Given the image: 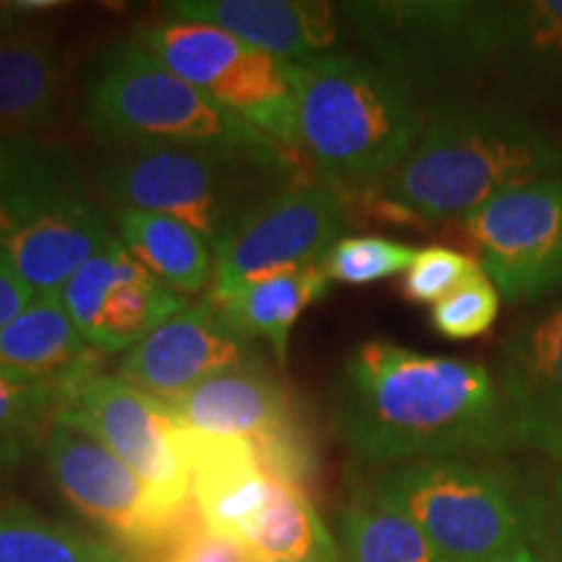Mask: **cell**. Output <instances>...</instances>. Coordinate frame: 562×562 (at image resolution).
<instances>
[{
	"label": "cell",
	"instance_id": "obj_29",
	"mask_svg": "<svg viewBox=\"0 0 562 562\" xmlns=\"http://www.w3.org/2000/svg\"><path fill=\"white\" fill-rule=\"evenodd\" d=\"M417 248L409 243L391 240L381 235H344L326 256L318 269L328 281L347 286H364L391 279L409 269L417 258Z\"/></svg>",
	"mask_w": 562,
	"mask_h": 562
},
{
	"label": "cell",
	"instance_id": "obj_14",
	"mask_svg": "<svg viewBox=\"0 0 562 562\" xmlns=\"http://www.w3.org/2000/svg\"><path fill=\"white\" fill-rule=\"evenodd\" d=\"M60 300L83 341L102 357L131 351L188 307L186 297L146 271L121 240L83 263L66 281Z\"/></svg>",
	"mask_w": 562,
	"mask_h": 562
},
{
	"label": "cell",
	"instance_id": "obj_15",
	"mask_svg": "<svg viewBox=\"0 0 562 562\" xmlns=\"http://www.w3.org/2000/svg\"><path fill=\"white\" fill-rule=\"evenodd\" d=\"M261 368L266 362L256 341L237 334L220 307L203 297L138 341L125 355L117 378L157 398H170L211 378Z\"/></svg>",
	"mask_w": 562,
	"mask_h": 562
},
{
	"label": "cell",
	"instance_id": "obj_16",
	"mask_svg": "<svg viewBox=\"0 0 562 562\" xmlns=\"http://www.w3.org/2000/svg\"><path fill=\"white\" fill-rule=\"evenodd\" d=\"M165 13L216 26L292 66L334 55L344 21L339 5L318 0H175Z\"/></svg>",
	"mask_w": 562,
	"mask_h": 562
},
{
	"label": "cell",
	"instance_id": "obj_18",
	"mask_svg": "<svg viewBox=\"0 0 562 562\" xmlns=\"http://www.w3.org/2000/svg\"><path fill=\"white\" fill-rule=\"evenodd\" d=\"M159 402L180 427L216 438L261 440L302 417V406L266 368L227 372Z\"/></svg>",
	"mask_w": 562,
	"mask_h": 562
},
{
	"label": "cell",
	"instance_id": "obj_30",
	"mask_svg": "<svg viewBox=\"0 0 562 562\" xmlns=\"http://www.w3.org/2000/svg\"><path fill=\"white\" fill-rule=\"evenodd\" d=\"M501 313V292L482 266L461 286L432 305L430 323L440 336L451 341H467L487 334Z\"/></svg>",
	"mask_w": 562,
	"mask_h": 562
},
{
	"label": "cell",
	"instance_id": "obj_12",
	"mask_svg": "<svg viewBox=\"0 0 562 562\" xmlns=\"http://www.w3.org/2000/svg\"><path fill=\"white\" fill-rule=\"evenodd\" d=\"M347 229V199L318 178H294L245 216L216 256L206 297L222 300L279 273L318 266Z\"/></svg>",
	"mask_w": 562,
	"mask_h": 562
},
{
	"label": "cell",
	"instance_id": "obj_6",
	"mask_svg": "<svg viewBox=\"0 0 562 562\" xmlns=\"http://www.w3.org/2000/svg\"><path fill=\"white\" fill-rule=\"evenodd\" d=\"M83 125L100 146L182 144L243 154L271 165L294 161L281 146L161 66L136 40H117L94 55Z\"/></svg>",
	"mask_w": 562,
	"mask_h": 562
},
{
	"label": "cell",
	"instance_id": "obj_1",
	"mask_svg": "<svg viewBox=\"0 0 562 562\" xmlns=\"http://www.w3.org/2000/svg\"><path fill=\"white\" fill-rule=\"evenodd\" d=\"M326 409L336 440L364 463L539 453L501 372L389 339L349 349Z\"/></svg>",
	"mask_w": 562,
	"mask_h": 562
},
{
	"label": "cell",
	"instance_id": "obj_24",
	"mask_svg": "<svg viewBox=\"0 0 562 562\" xmlns=\"http://www.w3.org/2000/svg\"><path fill=\"white\" fill-rule=\"evenodd\" d=\"M117 240L136 261L178 294H199L214 279V250L199 232L172 216L117 211Z\"/></svg>",
	"mask_w": 562,
	"mask_h": 562
},
{
	"label": "cell",
	"instance_id": "obj_17",
	"mask_svg": "<svg viewBox=\"0 0 562 562\" xmlns=\"http://www.w3.org/2000/svg\"><path fill=\"white\" fill-rule=\"evenodd\" d=\"M178 446L203 526L235 544L245 526L269 503L273 487V480L258 463L256 448L245 438H216L180 425Z\"/></svg>",
	"mask_w": 562,
	"mask_h": 562
},
{
	"label": "cell",
	"instance_id": "obj_3",
	"mask_svg": "<svg viewBox=\"0 0 562 562\" xmlns=\"http://www.w3.org/2000/svg\"><path fill=\"white\" fill-rule=\"evenodd\" d=\"M422 125L409 83L372 58L334 53L297 66V149L344 199L375 191Z\"/></svg>",
	"mask_w": 562,
	"mask_h": 562
},
{
	"label": "cell",
	"instance_id": "obj_34",
	"mask_svg": "<svg viewBox=\"0 0 562 562\" xmlns=\"http://www.w3.org/2000/svg\"><path fill=\"white\" fill-rule=\"evenodd\" d=\"M32 300L34 292L16 277V271L3 261V256H0V328L9 326L16 315L24 313Z\"/></svg>",
	"mask_w": 562,
	"mask_h": 562
},
{
	"label": "cell",
	"instance_id": "obj_11",
	"mask_svg": "<svg viewBox=\"0 0 562 562\" xmlns=\"http://www.w3.org/2000/svg\"><path fill=\"white\" fill-rule=\"evenodd\" d=\"M55 425L108 448L149 487L161 510H182L193 501L178 425L151 393L133 389L117 375L89 372L60 385Z\"/></svg>",
	"mask_w": 562,
	"mask_h": 562
},
{
	"label": "cell",
	"instance_id": "obj_35",
	"mask_svg": "<svg viewBox=\"0 0 562 562\" xmlns=\"http://www.w3.org/2000/svg\"><path fill=\"white\" fill-rule=\"evenodd\" d=\"M495 562H547V560L537 550H533L531 544H521V547H518V550L508 552V554H505V558L495 560Z\"/></svg>",
	"mask_w": 562,
	"mask_h": 562
},
{
	"label": "cell",
	"instance_id": "obj_4",
	"mask_svg": "<svg viewBox=\"0 0 562 562\" xmlns=\"http://www.w3.org/2000/svg\"><path fill=\"white\" fill-rule=\"evenodd\" d=\"M74 154L37 136H0V256L34 294L115 243Z\"/></svg>",
	"mask_w": 562,
	"mask_h": 562
},
{
	"label": "cell",
	"instance_id": "obj_28",
	"mask_svg": "<svg viewBox=\"0 0 562 562\" xmlns=\"http://www.w3.org/2000/svg\"><path fill=\"white\" fill-rule=\"evenodd\" d=\"M58 406V383L0 364V467L5 472L42 453Z\"/></svg>",
	"mask_w": 562,
	"mask_h": 562
},
{
	"label": "cell",
	"instance_id": "obj_23",
	"mask_svg": "<svg viewBox=\"0 0 562 562\" xmlns=\"http://www.w3.org/2000/svg\"><path fill=\"white\" fill-rule=\"evenodd\" d=\"M328 290H331V281L323 277L318 266H311V269L252 281L222 300H209L245 339L269 341L279 368H286L294 323L307 307L326 297Z\"/></svg>",
	"mask_w": 562,
	"mask_h": 562
},
{
	"label": "cell",
	"instance_id": "obj_21",
	"mask_svg": "<svg viewBox=\"0 0 562 562\" xmlns=\"http://www.w3.org/2000/svg\"><path fill=\"white\" fill-rule=\"evenodd\" d=\"M66 63L55 34L42 24L0 32V136H34L53 121Z\"/></svg>",
	"mask_w": 562,
	"mask_h": 562
},
{
	"label": "cell",
	"instance_id": "obj_19",
	"mask_svg": "<svg viewBox=\"0 0 562 562\" xmlns=\"http://www.w3.org/2000/svg\"><path fill=\"white\" fill-rule=\"evenodd\" d=\"M490 74L513 100L562 110V0L501 3Z\"/></svg>",
	"mask_w": 562,
	"mask_h": 562
},
{
	"label": "cell",
	"instance_id": "obj_33",
	"mask_svg": "<svg viewBox=\"0 0 562 562\" xmlns=\"http://www.w3.org/2000/svg\"><path fill=\"white\" fill-rule=\"evenodd\" d=\"M157 562H250L240 547L211 533L206 526L188 533L182 542Z\"/></svg>",
	"mask_w": 562,
	"mask_h": 562
},
{
	"label": "cell",
	"instance_id": "obj_25",
	"mask_svg": "<svg viewBox=\"0 0 562 562\" xmlns=\"http://www.w3.org/2000/svg\"><path fill=\"white\" fill-rule=\"evenodd\" d=\"M237 547L250 562H341L339 542L311 495L273 482L269 503L245 526Z\"/></svg>",
	"mask_w": 562,
	"mask_h": 562
},
{
	"label": "cell",
	"instance_id": "obj_20",
	"mask_svg": "<svg viewBox=\"0 0 562 562\" xmlns=\"http://www.w3.org/2000/svg\"><path fill=\"white\" fill-rule=\"evenodd\" d=\"M497 372L529 422L539 453L562 461V305L503 341Z\"/></svg>",
	"mask_w": 562,
	"mask_h": 562
},
{
	"label": "cell",
	"instance_id": "obj_9",
	"mask_svg": "<svg viewBox=\"0 0 562 562\" xmlns=\"http://www.w3.org/2000/svg\"><path fill=\"white\" fill-rule=\"evenodd\" d=\"M133 40L281 149H297V66L216 26L170 13L138 24Z\"/></svg>",
	"mask_w": 562,
	"mask_h": 562
},
{
	"label": "cell",
	"instance_id": "obj_8",
	"mask_svg": "<svg viewBox=\"0 0 562 562\" xmlns=\"http://www.w3.org/2000/svg\"><path fill=\"white\" fill-rule=\"evenodd\" d=\"M341 19L381 63L435 102L463 97L490 74L501 3L474 0H370L341 3Z\"/></svg>",
	"mask_w": 562,
	"mask_h": 562
},
{
	"label": "cell",
	"instance_id": "obj_27",
	"mask_svg": "<svg viewBox=\"0 0 562 562\" xmlns=\"http://www.w3.org/2000/svg\"><path fill=\"white\" fill-rule=\"evenodd\" d=\"M0 562H128L104 539L42 516L24 501H0Z\"/></svg>",
	"mask_w": 562,
	"mask_h": 562
},
{
	"label": "cell",
	"instance_id": "obj_13",
	"mask_svg": "<svg viewBox=\"0 0 562 562\" xmlns=\"http://www.w3.org/2000/svg\"><path fill=\"white\" fill-rule=\"evenodd\" d=\"M476 263L510 305L562 290V175L490 201L463 220Z\"/></svg>",
	"mask_w": 562,
	"mask_h": 562
},
{
	"label": "cell",
	"instance_id": "obj_10",
	"mask_svg": "<svg viewBox=\"0 0 562 562\" xmlns=\"http://www.w3.org/2000/svg\"><path fill=\"white\" fill-rule=\"evenodd\" d=\"M40 456L68 508L128 562H157L203 526L193 501L182 510H161L121 459L70 427L53 425Z\"/></svg>",
	"mask_w": 562,
	"mask_h": 562
},
{
	"label": "cell",
	"instance_id": "obj_26",
	"mask_svg": "<svg viewBox=\"0 0 562 562\" xmlns=\"http://www.w3.org/2000/svg\"><path fill=\"white\" fill-rule=\"evenodd\" d=\"M336 533L341 562H448L409 518L370 490L339 510Z\"/></svg>",
	"mask_w": 562,
	"mask_h": 562
},
{
	"label": "cell",
	"instance_id": "obj_36",
	"mask_svg": "<svg viewBox=\"0 0 562 562\" xmlns=\"http://www.w3.org/2000/svg\"><path fill=\"white\" fill-rule=\"evenodd\" d=\"M0 472H5V469H3V467H0Z\"/></svg>",
	"mask_w": 562,
	"mask_h": 562
},
{
	"label": "cell",
	"instance_id": "obj_7",
	"mask_svg": "<svg viewBox=\"0 0 562 562\" xmlns=\"http://www.w3.org/2000/svg\"><path fill=\"white\" fill-rule=\"evenodd\" d=\"M370 492L409 518L448 562H495L529 544V492L472 459L396 463Z\"/></svg>",
	"mask_w": 562,
	"mask_h": 562
},
{
	"label": "cell",
	"instance_id": "obj_31",
	"mask_svg": "<svg viewBox=\"0 0 562 562\" xmlns=\"http://www.w3.org/2000/svg\"><path fill=\"white\" fill-rule=\"evenodd\" d=\"M476 269H480V263L474 258L453 248L432 245V248L419 250L414 263L404 271L402 294L412 305H438Z\"/></svg>",
	"mask_w": 562,
	"mask_h": 562
},
{
	"label": "cell",
	"instance_id": "obj_2",
	"mask_svg": "<svg viewBox=\"0 0 562 562\" xmlns=\"http://www.w3.org/2000/svg\"><path fill=\"white\" fill-rule=\"evenodd\" d=\"M562 175V138L510 102H432L412 151L375 191L378 216L435 224L467 220L505 193Z\"/></svg>",
	"mask_w": 562,
	"mask_h": 562
},
{
	"label": "cell",
	"instance_id": "obj_5",
	"mask_svg": "<svg viewBox=\"0 0 562 562\" xmlns=\"http://www.w3.org/2000/svg\"><path fill=\"white\" fill-rule=\"evenodd\" d=\"M300 175L294 161L271 165L182 144H110L94 154V182L104 199L188 224L214 258L258 203Z\"/></svg>",
	"mask_w": 562,
	"mask_h": 562
},
{
	"label": "cell",
	"instance_id": "obj_32",
	"mask_svg": "<svg viewBox=\"0 0 562 562\" xmlns=\"http://www.w3.org/2000/svg\"><path fill=\"white\" fill-rule=\"evenodd\" d=\"M529 544L547 562H562V463L542 490L529 492Z\"/></svg>",
	"mask_w": 562,
	"mask_h": 562
},
{
	"label": "cell",
	"instance_id": "obj_22",
	"mask_svg": "<svg viewBox=\"0 0 562 562\" xmlns=\"http://www.w3.org/2000/svg\"><path fill=\"white\" fill-rule=\"evenodd\" d=\"M102 355L83 341L60 292L34 294L24 313L0 328V364L50 383L100 370Z\"/></svg>",
	"mask_w": 562,
	"mask_h": 562
}]
</instances>
